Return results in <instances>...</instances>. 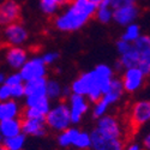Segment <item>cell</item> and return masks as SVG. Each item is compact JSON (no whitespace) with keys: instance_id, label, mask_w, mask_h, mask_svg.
<instances>
[{"instance_id":"6da1fadb","label":"cell","mask_w":150,"mask_h":150,"mask_svg":"<svg viewBox=\"0 0 150 150\" xmlns=\"http://www.w3.org/2000/svg\"><path fill=\"white\" fill-rule=\"evenodd\" d=\"M96 8L97 6L89 0H72L64 13L55 18L54 25L58 30L66 33L79 30L93 16H95Z\"/></svg>"},{"instance_id":"7a4b0ae2","label":"cell","mask_w":150,"mask_h":150,"mask_svg":"<svg viewBox=\"0 0 150 150\" xmlns=\"http://www.w3.org/2000/svg\"><path fill=\"white\" fill-rule=\"evenodd\" d=\"M71 91L73 94H78L85 96L90 102H96L102 97V91L100 88V83L95 71H89L74 79L71 84Z\"/></svg>"},{"instance_id":"3957f363","label":"cell","mask_w":150,"mask_h":150,"mask_svg":"<svg viewBox=\"0 0 150 150\" xmlns=\"http://www.w3.org/2000/svg\"><path fill=\"white\" fill-rule=\"evenodd\" d=\"M45 122L47 129H51L55 132H61L71 127V115L67 103L59 102L48 110L45 117Z\"/></svg>"},{"instance_id":"277c9868","label":"cell","mask_w":150,"mask_h":150,"mask_svg":"<svg viewBox=\"0 0 150 150\" xmlns=\"http://www.w3.org/2000/svg\"><path fill=\"white\" fill-rule=\"evenodd\" d=\"M51 109V100L47 96H25V108L22 110L23 118L45 119Z\"/></svg>"},{"instance_id":"5b68a950","label":"cell","mask_w":150,"mask_h":150,"mask_svg":"<svg viewBox=\"0 0 150 150\" xmlns=\"http://www.w3.org/2000/svg\"><path fill=\"white\" fill-rule=\"evenodd\" d=\"M96 132L108 138H120L122 139L124 130L119 121V119L114 115L106 114L97 119L96 127L94 129Z\"/></svg>"},{"instance_id":"8992f818","label":"cell","mask_w":150,"mask_h":150,"mask_svg":"<svg viewBox=\"0 0 150 150\" xmlns=\"http://www.w3.org/2000/svg\"><path fill=\"white\" fill-rule=\"evenodd\" d=\"M150 121V100H141L132 105L130 110V124L138 129Z\"/></svg>"},{"instance_id":"52a82bcc","label":"cell","mask_w":150,"mask_h":150,"mask_svg":"<svg viewBox=\"0 0 150 150\" xmlns=\"http://www.w3.org/2000/svg\"><path fill=\"white\" fill-rule=\"evenodd\" d=\"M69 109L71 115V122L78 124L85 115V113L89 109V101L85 96L78 95V94H71L69 96Z\"/></svg>"},{"instance_id":"ba28073f","label":"cell","mask_w":150,"mask_h":150,"mask_svg":"<svg viewBox=\"0 0 150 150\" xmlns=\"http://www.w3.org/2000/svg\"><path fill=\"white\" fill-rule=\"evenodd\" d=\"M21 18V6L15 0H4L0 3V27H7Z\"/></svg>"},{"instance_id":"9c48e42d","label":"cell","mask_w":150,"mask_h":150,"mask_svg":"<svg viewBox=\"0 0 150 150\" xmlns=\"http://www.w3.org/2000/svg\"><path fill=\"white\" fill-rule=\"evenodd\" d=\"M46 64L43 62L42 58H33L30 60H27V62L24 64L19 73L23 78L24 82L35 79V78H40L46 76Z\"/></svg>"},{"instance_id":"30bf717a","label":"cell","mask_w":150,"mask_h":150,"mask_svg":"<svg viewBox=\"0 0 150 150\" xmlns=\"http://www.w3.org/2000/svg\"><path fill=\"white\" fill-rule=\"evenodd\" d=\"M93 150H124L125 144L120 138H108L100 134L95 130L90 132Z\"/></svg>"},{"instance_id":"8fae6325","label":"cell","mask_w":150,"mask_h":150,"mask_svg":"<svg viewBox=\"0 0 150 150\" xmlns=\"http://www.w3.org/2000/svg\"><path fill=\"white\" fill-rule=\"evenodd\" d=\"M144 73L138 69V67H130L126 69L122 74V86L124 90L127 93H134L138 89H141V86L144 83Z\"/></svg>"},{"instance_id":"7c38bea8","label":"cell","mask_w":150,"mask_h":150,"mask_svg":"<svg viewBox=\"0 0 150 150\" xmlns=\"http://www.w3.org/2000/svg\"><path fill=\"white\" fill-rule=\"evenodd\" d=\"M28 31L21 23H12L5 28L4 37L10 46H21L28 40Z\"/></svg>"},{"instance_id":"4fadbf2b","label":"cell","mask_w":150,"mask_h":150,"mask_svg":"<svg viewBox=\"0 0 150 150\" xmlns=\"http://www.w3.org/2000/svg\"><path fill=\"white\" fill-rule=\"evenodd\" d=\"M138 13H139L138 7L136 6V4H132V5L122 6L119 8H114L113 10V19L119 25L126 27L136 21V18L138 17Z\"/></svg>"},{"instance_id":"5bb4252c","label":"cell","mask_w":150,"mask_h":150,"mask_svg":"<svg viewBox=\"0 0 150 150\" xmlns=\"http://www.w3.org/2000/svg\"><path fill=\"white\" fill-rule=\"evenodd\" d=\"M22 120V132L25 136L31 137H43L47 133V126L45 119L23 118Z\"/></svg>"},{"instance_id":"9a60e30c","label":"cell","mask_w":150,"mask_h":150,"mask_svg":"<svg viewBox=\"0 0 150 150\" xmlns=\"http://www.w3.org/2000/svg\"><path fill=\"white\" fill-rule=\"evenodd\" d=\"M6 62L15 70H21V67L28 60V53L24 48L19 46H11L5 55Z\"/></svg>"},{"instance_id":"2e32d148","label":"cell","mask_w":150,"mask_h":150,"mask_svg":"<svg viewBox=\"0 0 150 150\" xmlns=\"http://www.w3.org/2000/svg\"><path fill=\"white\" fill-rule=\"evenodd\" d=\"M124 91L125 90H124L121 79H118V78L113 77V79H112V82H110V85H109V89L102 95L101 100L110 107L112 105L117 103L119 100L121 98Z\"/></svg>"},{"instance_id":"e0dca14e","label":"cell","mask_w":150,"mask_h":150,"mask_svg":"<svg viewBox=\"0 0 150 150\" xmlns=\"http://www.w3.org/2000/svg\"><path fill=\"white\" fill-rule=\"evenodd\" d=\"M46 88H47L46 77L30 79L24 83L25 96H46Z\"/></svg>"},{"instance_id":"ac0fdd59","label":"cell","mask_w":150,"mask_h":150,"mask_svg":"<svg viewBox=\"0 0 150 150\" xmlns=\"http://www.w3.org/2000/svg\"><path fill=\"white\" fill-rule=\"evenodd\" d=\"M22 133V120L18 118L0 120V136L4 138Z\"/></svg>"},{"instance_id":"d6986e66","label":"cell","mask_w":150,"mask_h":150,"mask_svg":"<svg viewBox=\"0 0 150 150\" xmlns=\"http://www.w3.org/2000/svg\"><path fill=\"white\" fill-rule=\"evenodd\" d=\"M21 107L16 100H7L0 102V120L18 118L21 114Z\"/></svg>"},{"instance_id":"ffe728a7","label":"cell","mask_w":150,"mask_h":150,"mask_svg":"<svg viewBox=\"0 0 150 150\" xmlns=\"http://www.w3.org/2000/svg\"><path fill=\"white\" fill-rule=\"evenodd\" d=\"M25 142H27V136L22 132L13 137L4 138L3 146L7 150H23L24 146H25Z\"/></svg>"},{"instance_id":"44dd1931","label":"cell","mask_w":150,"mask_h":150,"mask_svg":"<svg viewBox=\"0 0 150 150\" xmlns=\"http://www.w3.org/2000/svg\"><path fill=\"white\" fill-rule=\"evenodd\" d=\"M72 148L77 150H89L91 149V136L89 132L78 130L76 137L73 139Z\"/></svg>"},{"instance_id":"7402d4cb","label":"cell","mask_w":150,"mask_h":150,"mask_svg":"<svg viewBox=\"0 0 150 150\" xmlns=\"http://www.w3.org/2000/svg\"><path fill=\"white\" fill-rule=\"evenodd\" d=\"M69 4L67 0H40L41 11L47 16H52L57 13L59 7Z\"/></svg>"},{"instance_id":"603a6c76","label":"cell","mask_w":150,"mask_h":150,"mask_svg":"<svg viewBox=\"0 0 150 150\" xmlns=\"http://www.w3.org/2000/svg\"><path fill=\"white\" fill-rule=\"evenodd\" d=\"M78 130L79 129H77V127H69V129H66L64 131L59 132L58 144L61 148H71L72 143H73V139H74V137H76Z\"/></svg>"},{"instance_id":"cb8c5ba5","label":"cell","mask_w":150,"mask_h":150,"mask_svg":"<svg viewBox=\"0 0 150 150\" xmlns=\"http://www.w3.org/2000/svg\"><path fill=\"white\" fill-rule=\"evenodd\" d=\"M138 60H139V53L133 48V46L131 47V49L129 52L124 53L120 58V62L125 70L130 69V67H137Z\"/></svg>"},{"instance_id":"d4e9b609","label":"cell","mask_w":150,"mask_h":150,"mask_svg":"<svg viewBox=\"0 0 150 150\" xmlns=\"http://www.w3.org/2000/svg\"><path fill=\"white\" fill-rule=\"evenodd\" d=\"M46 96L49 100H58L62 96V86L54 79L47 81V88H46Z\"/></svg>"},{"instance_id":"484cf974","label":"cell","mask_w":150,"mask_h":150,"mask_svg":"<svg viewBox=\"0 0 150 150\" xmlns=\"http://www.w3.org/2000/svg\"><path fill=\"white\" fill-rule=\"evenodd\" d=\"M141 36V28L138 24H134V23H131L129 25H126V29H125L124 34L121 35V39L127 41V42H133L136 41L138 37Z\"/></svg>"},{"instance_id":"4316f807","label":"cell","mask_w":150,"mask_h":150,"mask_svg":"<svg viewBox=\"0 0 150 150\" xmlns=\"http://www.w3.org/2000/svg\"><path fill=\"white\" fill-rule=\"evenodd\" d=\"M95 17L98 22L107 24L113 19V10L110 7H106V6H97L96 12H95Z\"/></svg>"},{"instance_id":"83f0119b","label":"cell","mask_w":150,"mask_h":150,"mask_svg":"<svg viewBox=\"0 0 150 150\" xmlns=\"http://www.w3.org/2000/svg\"><path fill=\"white\" fill-rule=\"evenodd\" d=\"M132 46L138 53H143V52L150 51V36L141 35L136 41L132 42Z\"/></svg>"},{"instance_id":"f1b7e54d","label":"cell","mask_w":150,"mask_h":150,"mask_svg":"<svg viewBox=\"0 0 150 150\" xmlns=\"http://www.w3.org/2000/svg\"><path fill=\"white\" fill-rule=\"evenodd\" d=\"M137 67L144 73V76H150V51L139 53V60Z\"/></svg>"},{"instance_id":"f546056e","label":"cell","mask_w":150,"mask_h":150,"mask_svg":"<svg viewBox=\"0 0 150 150\" xmlns=\"http://www.w3.org/2000/svg\"><path fill=\"white\" fill-rule=\"evenodd\" d=\"M108 108H109V106L106 102H103L101 98H100L98 101L95 102V106L93 108V117L97 120L98 118H101V117H103V115L107 114Z\"/></svg>"},{"instance_id":"4dcf8cb0","label":"cell","mask_w":150,"mask_h":150,"mask_svg":"<svg viewBox=\"0 0 150 150\" xmlns=\"http://www.w3.org/2000/svg\"><path fill=\"white\" fill-rule=\"evenodd\" d=\"M23 78L21 76L19 72H16V73H12L10 74L8 77H6L5 79V84H7L8 86H16V85H19V84H23Z\"/></svg>"},{"instance_id":"1f68e13d","label":"cell","mask_w":150,"mask_h":150,"mask_svg":"<svg viewBox=\"0 0 150 150\" xmlns=\"http://www.w3.org/2000/svg\"><path fill=\"white\" fill-rule=\"evenodd\" d=\"M23 96H25L24 93V84H19L16 86H11V98H21Z\"/></svg>"},{"instance_id":"d6a6232c","label":"cell","mask_w":150,"mask_h":150,"mask_svg":"<svg viewBox=\"0 0 150 150\" xmlns=\"http://www.w3.org/2000/svg\"><path fill=\"white\" fill-rule=\"evenodd\" d=\"M131 47H132V43L131 42H127V41H125L122 39H120V40L117 41V49H118V52H119L120 55H122L124 53L129 52L130 49H131Z\"/></svg>"},{"instance_id":"836d02e7","label":"cell","mask_w":150,"mask_h":150,"mask_svg":"<svg viewBox=\"0 0 150 150\" xmlns=\"http://www.w3.org/2000/svg\"><path fill=\"white\" fill-rule=\"evenodd\" d=\"M59 57H60V54L58 52H48V53L43 54L41 58L46 65H52L53 62H55L59 59Z\"/></svg>"},{"instance_id":"e575fe53","label":"cell","mask_w":150,"mask_h":150,"mask_svg":"<svg viewBox=\"0 0 150 150\" xmlns=\"http://www.w3.org/2000/svg\"><path fill=\"white\" fill-rule=\"evenodd\" d=\"M10 98H11V86L4 83L0 85V102L7 101Z\"/></svg>"},{"instance_id":"d590c367","label":"cell","mask_w":150,"mask_h":150,"mask_svg":"<svg viewBox=\"0 0 150 150\" xmlns=\"http://www.w3.org/2000/svg\"><path fill=\"white\" fill-rule=\"evenodd\" d=\"M134 3H136V0H112L110 7H112V10H114V8H119V7H122V6L132 5Z\"/></svg>"},{"instance_id":"8d00e7d4","label":"cell","mask_w":150,"mask_h":150,"mask_svg":"<svg viewBox=\"0 0 150 150\" xmlns=\"http://www.w3.org/2000/svg\"><path fill=\"white\" fill-rule=\"evenodd\" d=\"M124 150H144V149L138 143H129L127 145H125V149Z\"/></svg>"},{"instance_id":"74e56055","label":"cell","mask_w":150,"mask_h":150,"mask_svg":"<svg viewBox=\"0 0 150 150\" xmlns=\"http://www.w3.org/2000/svg\"><path fill=\"white\" fill-rule=\"evenodd\" d=\"M143 149L144 150H150V132H148L145 136H144V138H143Z\"/></svg>"},{"instance_id":"f35d334b","label":"cell","mask_w":150,"mask_h":150,"mask_svg":"<svg viewBox=\"0 0 150 150\" xmlns=\"http://www.w3.org/2000/svg\"><path fill=\"white\" fill-rule=\"evenodd\" d=\"M115 70L119 72V71H122L124 70V67H122V65H121V62H120V60H118V61H115Z\"/></svg>"},{"instance_id":"ab89813d","label":"cell","mask_w":150,"mask_h":150,"mask_svg":"<svg viewBox=\"0 0 150 150\" xmlns=\"http://www.w3.org/2000/svg\"><path fill=\"white\" fill-rule=\"evenodd\" d=\"M5 79H6V76L4 72H0V85L5 83Z\"/></svg>"},{"instance_id":"60d3db41","label":"cell","mask_w":150,"mask_h":150,"mask_svg":"<svg viewBox=\"0 0 150 150\" xmlns=\"http://www.w3.org/2000/svg\"><path fill=\"white\" fill-rule=\"evenodd\" d=\"M89 1H90V3H93V4H95L96 6H98L100 4H101V3L103 1V0H89Z\"/></svg>"},{"instance_id":"b9f144b4","label":"cell","mask_w":150,"mask_h":150,"mask_svg":"<svg viewBox=\"0 0 150 150\" xmlns=\"http://www.w3.org/2000/svg\"><path fill=\"white\" fill-rule=\"evenodd\" d=\"M0 145H3V137L0 136Z\"/></svg>"},{"instance_id":"7bdbcfd3","label":"cell","mask_w":150,"mask_h":150,"mask_svg":"<svg viewBox=\"0 0 150 150\" xmlns=\"http://www.w3.org/2000/svg\"><path fill=\"white\" fill-rule=\"evenodd\" d=\"M0 150H7V149H5L3 145H0Z\"/></svg>"},{"instance_id":"ee69618b","label":"cell","mask_w":150,"mask_h":150,"mask_svg":"<svg viewBox=\"0 0 150 150\" xmlns=\"http://www.w3.org/2000/svg\"><path fill=\"white\" fill-rule=\"evenodd\" d=\"M67 1H69V3H71V1H72V0H67Z\"/></svg>"}]
</instances>
